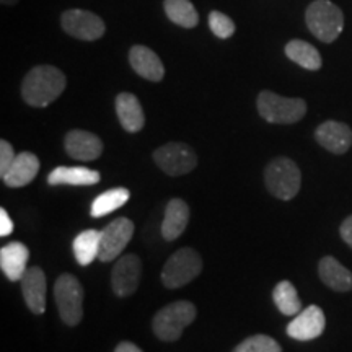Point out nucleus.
<instances>
[{"label":"nucleus","instance_id":"16","mask_svg":"<svg viewBox=\"0 0 352 352\" xmlns=\"http://www.w3.org/2000/svg\"><path fill=\"white\" fill-rule=\"evenodd\" d=\"M129 64L135 74L151 82H160L165 77L164 63L147 46H132L129 51Z\"/></svg>","mask_w":352,"mask_h":352},{"label":"nucleus","instance_id":"23","mask_svg":"<svg viewBox=\"0 0 352 352\" xmlns=\"http://www.w3.org/2000/svg\"><path fill=\"white\" fill-rule=\"evenodd\" d=\"M285 56L289 57L292 63L300 65L307 70H318L321 69L323 59H321L318 50L311 46L310 43L302 41V39H292L285 44Z\"/></svg>","mask_w":352,"mask_h":352},{"label":"nucleus","instance_id":"2","mask_svg":"<svg viewBox=\"0 0 352 352\" xmlns=\"http://www.w3.org/2000/svg\"><path fill=\"white\" fill-rule=\"evenodd\" d=\"M264 183L267 191L280 201H290L298 195L302 186V173L297 164L287 157H277L264 170Z\"/></svg>","mask_w":352,"mask_h":352},{"label":"nucleus","instance_id":"18","mask_svg":"<svg viewBox=\"0 0 352 352\" xmlns=\"http://www.w3.org/2000/svg\"><path fill=\"white\" fill-rule=\"evenodd\" d=\"M28 258L30 252L28 248L20 241H10V243L2 246L0 250V267H2L3 274L8 279L13 280H21V277L25 276V272L28 267Z\"/></svg>","mask_w":352,"mask_h":352},{"label":"nucleus","instance_id":"14","mask_svg":"<svg viewBox=\"0 0 352 352\" xmlns=\"http://www.w3.org/2000/svg\"><path fill=\"white\" fill-rule=\"evenodd\" d=\"M64 147L70 157L82 162L96 160L101 155V152H103V142H101L98 135L82 129L67 132Z\"/></svg>","mask_w":352,"mask_h":352},{"label":"nucleus","instance_id":"30","mask_svg":"<svg viewBox=\"0 0 352 352\" xmlns=\"http://www.w3.org/2000/svg\"><path fill=\"white\" fill-rule=\"evenodd\" d=\"M15 152L10 142H7L6 139L0 140V175H6L7 170L10 168V165L15 160Z\"/></svg>","mask_w":352,"mask_h":352},{"label":"nucleus","instance_id":"34","mask_svg":"<svg viewBox=\"0 0 352 352\" xmlns=\"http://www.w3.org/2000/svg\"><path fill=\"white\" fill-rule=\"evenodd\" d=\"M0 2H2L3 6H15V3L19 2V0H0Z\"/></svg>","mask_w":352,"mask_h":352},{"label":"nucleus","instance_id":"26","mask_svg":"<svg viewBox=\"0 0 352 352\" xmlns=\"http://www.w3.org/2000/svg\"><path fill=\"white\" fill-rule=\"evenodd\" d=\"M164 7L166 16L178 26L195 28L199 23V13L191 0H165Z\"/></svg>","mask_w":352,"mask_h":352},{"label":"nucleus","instance_id":"22","mask_svg":"<svg viewBox=\"0 0 352 352\" xmlns=\"http://www.w3.org/2000/svg\"><path fill=\"white\" fill-rule=\"evenodd\" d=\"M189 222V208L183 199H171L165 208V217L162 222V235L165 240H176L186 230Z\"/></svg>","mask_w":352,"mask_h":352},{"label":"nucleus","instance_id":"31","mask_svg":"<svg viewBox=\"0 0 352 352\" xmlns=\"http://www.w3.org/2000/svg\"><path fill=\"white\" fill-rule=\"evenodd\" d=\"M12 232H13V222H12V219L8 217L7 210L2 208L0 209V235L7 236V235H10Z\"/></svg>","mask_w":352,"mask_h":352},{"label":"nucleus","instance_id":"13","mask_svg":"<svg viewBox=\"0 0 352 352\" xmlns=\"http://www.w3.org/2000/svg\"><path fill=\"white\" fill-rule=\"evenodd\" d=\"M315 139L328 152L342 155L352 145V129L344 122L324 121L315 131Z\"/></svg>","mask_w":352,"mask_h":352},{"label":"nucleus","instance_id":"8","mask_svg":"<svg viewBox=\"0 0 352 352\" xmlns=\"http://www.w3.org/2000/svg\"><path fill=\"white\" fill-rule=\"evenodd\" d=\"M153 160L158 168L170 176L186 175L197 165L196 152L183 142H170L158 147L153 152Z\"/></svg>","mask_w":352,"mask_h":352},{"label":"nucleus","instance_id":"17","mask_svg":"<svg viewBox=\"0 0 352 352\" xmlns=\"http://www.w3.org/2000/svg\"><path fill=\"white\" fill-rule=\"evenodd\" d=\"M39 171V160L32 152H21L15 157L10 168L2 176L3 183L10 188H23L36 178Z\"/></svg>","mask_w":352,"mask_h":352},{"label":"nucleus","instance_id":"3","mask_svg":"<svg viewBox=\"0 0 352 352\" xmlns=\"http://www.w3.org/2000/svg\"><path fill=\"white\" fill-rule=\"evenodd\" d=\"M196 307L191 302H173L157 311L152 321V329L158 340L165 342L178 341L182 338L184 328L189 327L196 320Z\"/></svg>","mask_w":352,"mask_h":352},{"label":"nucleus","instance_id":"25","mask_svg":"<svg viewBox=\"0 0 352 352\" xmlns=\"http://www.w3.org/2000/svg\"><path fill=\"white\" fill-rule=\"evenodd\" d=\"M272 300L277 310L285 316H296L302 311V300L298 298L296 285L289 280H280L272 290Z\"/></svg>","mask_w":352,"mask_h":352},{"label":"nucleus","instance_id":"20","mask_svg":"<svg viewBox=\"0 0 352 352\" xmlns=\"http://www.w3.org/2000/svg\"><path fill=\"white\" fill-rule=\"evenodd\" d=\"M101 175L98 171L85 168V166H57L47 176L51 186L70 184V186H91L100 183Z\"/></svg>","mask_w":352,"mask_h":352},{"label":"nucleus","instance_id":"28","mask_svg":"<svg viewBox=\"0 0 352 352\" xmlns=\"http://www.w3.org/2000/svg\"><path fill=\"white\" fill-rule=\"evenodd\" d=\"M232 352H283L279 342L266 334H254L246 338Z\"/></svg>","mask_w":352,"mask_h":352},{"label":"nucleus","instance_id":"33","mask_svg":"<svg viewBox=\"0 0 352 352\" xmlns=\"http://www.w3.org/2000/svg\"><path fill=\"white\" fill-rule=\"evenodd\" d=\"M114 352H144L140 347H138L134 344V342H129V341H122L120 344L116 346V349Z\"/></svg>","mask_w":352,"mask_h":352},{"label":"nucleus","instance_id":"5","mask_svg":"<svg viewBox=\"0 0 352 352\" xmlns=\"http://www.w3.org/2000/svg\"><path fill=\"white\" fill-rule=\"evenodd\" d=\"M258 113L272 124H296L307 114V103L302 98H285L264 90L258 95Z\"/></svg>","mask_w":352,"mask_h":352},{"label":"nucleus","instance_id":"7","mask_svg":"<svg viewBox=\"0 0 352 352\" xmlns=\"http://www.w3.org/2000/svg\"><path fill=\"white\" fill-rule=\"evenodd\" d=\"M54 298L60 318L69 327L80 323L83 316V289L78 279L72 274L59 276L54 284Z\"/></svg>","mask_w":352,"mask_h":352},{"label":"nucleus","instance_id":"10","mask_svg":"<svg viewBox=\"0 0 352 352\" xmlns=\"http://www.w3.org/2000/svg\"><path fill=\"white\" fill-rule=\"evenodd\" d=\"M100 233L101 240L98 258L100 261L109 263L124 252L127 243H129L132 235H134V223L126 217L114 219L103 230H100Z\"/></svg>","mask_w":352,"mask_h":352},{"label":"nucleus","instance_id":"29","mask_svg":"<svg viewBox=\"0 0 352 352\" xmlns=\"http://www.w3.org/2000/svg\"><path fill=\"white\" fill-rule=\"evenodd\" d=\"M209 26L212 33L220 39H228L235 33V23L226 13L214 10L209 13Z\"/></svg>","mask_w":352,"mask_h":352},{"label":"nucleus","instance_id":"12","mask_svg":"<svg viewBox=\"0 0 352 352\" xmlns=\"http://www.w3.org/2000/svg\"><path fill=\"white\" fill-rule=\"evenodd\" d=\"M327 327L323 310L316 305L307 307L287 324V334L296 341H311L320 338Z\"/></svg>","mask_w":352,"mask_h":352},{"label":"nucleus","instance_id":"24","mask_svg":"<svg viewBox=\"0 0 352 352\" xmlns=\"http://www.w3.org/2000/svg\"><path fill=\"white\" fill-rule=\"evenodd\" d=\"M100 240L101 233L94 228L78 233L77 239L74 240V254H76L77 263L80 266H88L98 258L100 254Z\"/></svg>","mask_w":352,"mask_h":352},{"label":"nucleus","instance_id":"1","mask_svg":"<svg viewBox=\"0 0 352 352\" xmlns=\"http://www.w3.org/2000/svg\"><path fill=\"white\" fill-rule=\"evenodd\" d=\"M67 85L63 70L54 65H36L26 74L21 83V96L30 107L46 108L59 98Z\"/></svg>","mask_w":352,"mask_h":352},{"label":"nucleus","instance_id":"32","mask_svg":"<svg viewBox=\"0 0 352 352\" xmlns=\"http://www.w3.org/2000/svg\"><path fill=\"white\" fill-rule=\"evenodd\" d=\"M340 233H341V239L346 241L347 245L352 248V215L342 220L341 227H340Z\"/></svg>","mask_w":352,"mask_h":352},{"label":"nucleus","instance_id":"11","mask_svg":"<svg viewBox=\"0 0 352 352\" xmlns=\"http://www.w3.org/2000/svg\"><path fill=\"white\" fill-rule=\"evenodd\" d=\"M142 276V263L138 254H124L114 264L111 272V287L118 297L132 296L139 287Z\"/></svg>","mask_w":352,"mask_h":352},{"label":"nucleus","instance_id":"9","mask_svg":"<svg viewBox=\"0 0 352 352\" xmlns=\"http://www.w3.org/2000/svg\"><path fill=\"white\" fill-rule=\"evenodd\" d=\"M60 26L70 36L82 41H96L107 32V25L96 13L80 8L65 10L60 16Z\"/></svg>","mask_w":352,"mask_h":352},{"label":"nucleus","instance_id":"21","mask_svg":"<svg viewBox=\"0 0 352 352\" xmlns=\"http://www.w3.org/2000/svg\"><path fill=\"white\" fill-rule=\"evenodd\" d=\"M318 274L324 285L336 292L352 290V272L333 256H324L318 263Z\"/></svg>","mask_w":352,"mask_h":352},{"label":"nucleus","instance_id":"4","mask_svg":"<svg viewBox=\"0 0 352 352\" xmlns=\"http://www.w3.org/2000/svg\"><path fill=\"white\" fill-rule=\"evenodd\" d=\"M305 21L315 38L323 43H333L344 28V15L341 8L329 0H315L307 8Z\"/></svg>","mask_w":352,"mask_h":352},{"label":"nucleus","instance_id":"6","mask_svg":"<svg viewBox=\"0 0 352 352\" xmlns=\"http://www.w3.org/2000/svg\"><path fill=\"white\" fill-rule=\"evenodd\" d=\"M202 271V259L192 248H179L168 258L162 271V283L168 289L183 287Z\"/></svg>","mask_w":352,"mask_h":352},{"label":"nucleus","instance_id":"15","mask_svg":"<svg viewBox=\"0 0 352 352\" xmlns=\"http://www.w3.org/2000/svg\"><path fill=\"white\" fill-rule=\"evenodd\" d=\"M20 283L26 307L34 315L44 314L46 310V276L41 267H28Z\"/></svg>","mask_w":352,"mask_h":352},{"label":"nucleus","instance_id":"27","mask_svg":"<svg viewBox=\"0 0 352 352\" xmlns=\"http://www.w3.org/2000/svg\"><path fill=\"white\" fill-rule=\"evenodd\" d=\"M129 191L126 188H114L104 191L94 201L90 209L91 217H103L114 212L116 209L122 208L127 201H129Z\"/></svg>","mask_w":352,"mask_h":352},{"label":"nucleus","instance_id":"19","mask_svg":"<svg viewBox=\"0 0 352 352\" xmlns=\"http://www.w3.org/2000/svg\"><path fill=\"white\" fill-rule=\"evenodd\" d=\"M118 120L127 132H139L145 124V114L138 96L122 91L114 100Z\"/></svg>","mask_w":352,"mask_h":352}]
</instances>
